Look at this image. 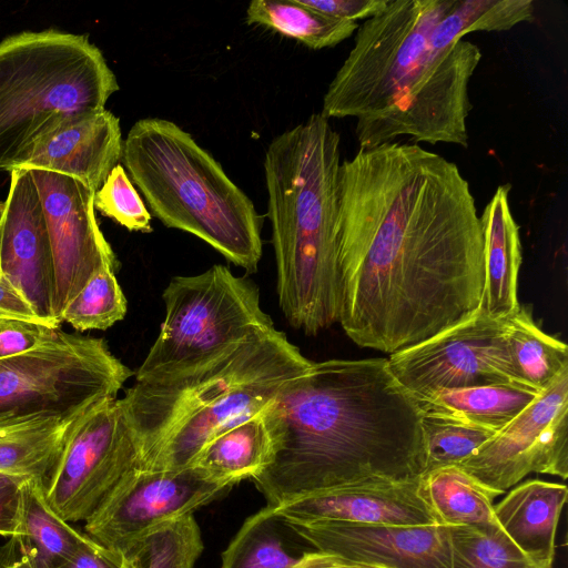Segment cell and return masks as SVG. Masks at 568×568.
<instances>
[{
	"label": "cell",
	"instance_id": "6da1fadb",
	"mask_svg": "<svg viewBox=\"0 0 568 568\" xmlns=\"http://www.w3.org/2000/svg\"><path fill=\"white\" fill-rule=\"evenodd\" d=\"M338 323L394 354L483 303L480 216L458 166L417 143L359 149L339 168Z\"/></svg>",
	"mask_w": 568,
	"mask_h": 568
},
{
	"label": "cell",
	"instance_id": "7a4b0ae2",
	"mask_svg": "<svg viewBox=\"0 0 568 568\" xmlns=\"http://www.w3.org/2000/svg\"><path fill=\"white\" fill-rule=\"evenodd\" d=\"M264 414L272 455L252 480L270 507L334 487L424 474L422 412L387 358L312 362Z\"/></svg>",
	"mask_w": 568,
	"mask_h": 568
},
{
	"label": "cell",
	"instance_id": "3957f363",
	"mask_svg": "<svg viewBox=\"0 0 568 568\" xmlns=\"http://www.w3.org/2000/svg\"><path fill=\"white\" fill-rule=\"evenodd\" d=\"M455 0H389L357 28L323 97L321 113L354 118L359 149L409 136L468 146L469 83L480 49L459 39L439 48L437 23Z\"/></svg>",
	"mask_w": 568,
	"mask_h": 568
},
{
	"label": "cell",
	"instance_id": "277c9868",
	"mask_svg": "<svg viewBox=\"0 0 568 568\" xmlns=\"http://www.w3.org/2000/svg\"><path fill=\"white\" fill-rule=\"evenodd\" d=\"M341 163V136L321 112L275 136L264 156L278 305L306 335L338 323Z\"/></svg>",
	"mask_w": 568,
	"mask_h": 568
},
{
	"label": "cell",
	"instance_id": "5b68a950",
	"mask_svg": "<svg viewBox=\"0 0 568 568\" xmlns=\"http://www.w3.org/2000/svg\"><path fill=\"white\" fill-rule=\"evenodd\" d=\"M311 364L273 327L197 367L135 381L122 400L142 444L144 467H190L213 437L264 409Z\"/></svg>",
	"mask_w": 568,
	"mask_h": 568
},
{
	"label": "cell",
	"instance_id": "8992f818",
	"mask_svg": "<svg viewBox=\"0 0 568 568\" xmlns=\"http://www.w3.org/2000/svg\"><path fill=\"white\" fill-rule=\"evenodd\" d=\"M122 161L166 227L190 233L231 263L256 272L263 217L190 133L166 119H141L123 140Z\"/></svg>",
	"mask_w": 568,
	"mask_h": 568
},
{
	"label": "cell",
	"instance_id": "52a82bcc",
	"mask_svg": "<svg viewBox=\"0 0 568 568\" xmlns=\"http://www.w3.org/2000/svg\"><path fill=\"white\" fill-rule=\"evenodd\" d=\"M115 74L88 36L53 29L0 42V172L22 168L57 130L104 110Z\"/></svg>",
	"mask_w": 568,
	"mask_h": 568
},
{
	"label": "cell",
	"instance_id": "ba28073f",
	"mask_svg": "<svg viewBox=\"0 0 568 568\" xmlns=\"http://www.w3.org/2000/svg\"><path fill=\"white\" fill-rule=\"evenodd\" d=\"M162 298L164 320L135 381L197 367L275 327L261 306L257 285L221 264L197 275L172 277Z\"/></svg>",
	"mask_w": 568,
	"mask_h": 568
},
{
	"label": "cell",
	"instance_id": "9c48e42d",
	"mask_svg": "<svg viewBox=\"0 0 568 568\" xmlns=\"http://www.w3.org/2000/svg\"><path fill=\"white\" fill-rule=\"evenodd\" d=\"M132 375L103 338L60 331L44 346L0 359V425L81 415L118 397Z\"/></svg>",
	"mask_w": 568,
	"mask_h": 568
},
{
	"label": "cell",
	"instance_id": "30bf717a",
	"mask_svg": "<svg viewBox=\"0 0 568 568\" xmlns=\"http://www.w3.org/2000/svg\"><path fill=\"white\" fill-rule=\"evenodd\" d=\"M144 467L142 444L122 398H108L74 425L43 483L49 506L65 521H85L133 470Z\"/></svg>",
	"mask_w": 568,
	"mask_h": 568
},
{
	"label": "cell",
	"instance_id": "8fae6325",
	"mask_svg": "<svg viewBox=\"0 0 568 568\" xmlns=\"http://www.w3.org/2000/svg\"><path fill=\"white\" fill-rule=\"evenodd\" d=\"M387 363L395 379L416 399L444 389L516 383L506 318H491L481 307L469 320L390 354Z\"/></svg>",
	"mask_w": 568,
	"mask_h": 568
},
{
	"label": "cell",
	"instance_id": "7c38bea8",
	"mask_svg": "<svg viewBox=\"0 0 568 568\" xmlns=\"http://www.w3.org/2000/svg\"><path fill=\"white\" fill-rule=\"evenodd\" d=\"M504 494L530 473L568 476V369L507 426L456 465Z\"/></svg>",
	"mask_w": 568,
	"mask_h": 568
},
{
	"label": "cell",
	"instance_id": "4fadbf2b",
	"mask_svg": "<svg viewBox=\"0 0 568 568\" xmlns=\"http://www.w3.org/2000/svg\"><path fill=\"white\" fill-rule=\"evenodd\" d=\"M231 487L195 467L180 470L140 467L123 478L84 521V532L122 556L150 530L193 515Z\"/></svg>",
	"mask_w": 568,
	"mask_h": 568
},
{
	"label": "cell",
	"instance_id": "5bb4252c",
	"mask_svg": "<svg viewBox=\"0 0 568 568\" xmlns=\"http://www.w3.org/2000/svg\"><path fill=\"white\" fill-rule=\"evenodd\" d=\"M42 203L54 273V317L61 315L89 278L119 262L100 230L94 193L84 183L63 174L29 169Z\"/></svg>",
	"mask_w": 568,
	"mask_h": 568
},
{
	"label": "cell",
	"instance_id": "9a60e30c",
	"mask_svg": "<svg viewBox=\"0 0 568 568\" xmlns=\"http://www.w3.org/2000/svg\"><path fill=\"white\" fill-rule=\"evenodd\" d=\"M315 550L366 568H452L449 527L433 525L294 521Z\"/></svg>",
	"mask_w": 568,
	"mask_h": 568
},
{
	"label": "cell",
	"instance_id": "2e32d148",
	"mask_svg": "<svg viewBox=\"0 0 568 568\" xmlns=\"http://www.w3.org/2000/svg\"><path fill=\"white\" fill-rule=\"evenodd\" d=\"M10 173L0 215V274L24 297L41 323L58 328L53 261L39 192L29 169L18 168Z\"/></svg>",
	"mask_w": 568,
	"mask_h": 568
},
{
	"label": "cell",
	"instance_id": "e0dca14e",
	"mask_svg": "<svg viewBox=\"0 0 568 568\" xmlns=\"http://www.w3.org/2000/svg\"><path fill=\"white\" fill-rule=\"evenodd\" d=\"M273 508L285 519L305 523L437 524L423 496L420 477L334 487L300 496Z\"/></svg>",
	"mask_w": 568,
	"mask_h": 568
},
{
	"label": "cell",
	"instance_id": "ac0fdd59",
	"mask_svg": "<svg viewBox=\"0 0 568 568\" xmlns=\"http://www.w3.org/2000/svg\"><path fill=\"white\" fill-rule=\"evenodd\" d=\"M122 154L120 120L104 109L47 136L22 168L71 176L97 191Z\"/></svg>",
	"mask_w": 568,
	"mask_h": 568
},
{
	"label": "cell",
	"instance_id": "d6986e66",
	"mask_svg": "<svg viewBox=\"0 0 568 568\" xmlns=\"http://www.w3.org/2000/svg\"><path fill=\"white\" fill-rule=\"evenodd\" d=\"M567 495L564 484L530 479L494 505L503 531L541 568H552L556 531Z\"/></svg>",
	"mask_w": 568,
	"mask_h": 568
},
{
	"label": "cell",
	"instance_id": "ffe728a7",
	"mask_svg": "<svg viewBox=\"0 0 568 568\" xmlns=\"http://www.w3.org/2000/svg\"><path fill=\"white\" fill-rule=\"evenodd\" d=\"M508 184L499 185L480 215L485 282L481 308L505 320L520 306L517 280L521 264L519 226L509 206Z\"/></svg>",
	"mask_w": 568,
	"mask_h": 568
},
{
	"label": "cell",
	"instance_id": "44dd1931",
	"mask_svg": "<svg viewBox=\"0 0 568 568\" xmlns=\"http://www.w3.org/2000/svg\"><path fill=\"white\" fill-rule=\"evenodd\" d=\"M273 507L250 516L222 554L221 568H298L314 548Z\"/></svg>",
	"mask_w": 568,
	"mask_h": 568
},
{
	"label": "cell",
	"instance_id": "7402d4cb",
	"mask_svg": "<svg viewBox=\"0 0 568 568\" xmlns=\"http://www.w3.org/2000/svg\"><path fill=\"white\" fill-rule=\"evenodd\" d=\"M272 439L264 409L213 437L190 467L234 486L258 475L270 463Z\"/></svg>",
	"mask_w": 568,
	"mask_h": 568
},
{
	"label": "cell",
	"instance_id": "603a6c76",
	"mask_svg": "<svg viewBox=\"0 0 568 568\" xmlns=\"http://www.w3.org/2000/svg\"><path fill=\"white\" fill-rule=\"evenodd\" d=\"M538 395L524 385L506 383L444 389L416 400L422 413L455 417L497 433Z\"/></svg>",
	"mask_w": 568,
	"mask_h": 568
},
{
	"label": "cell",
	"instance_id": "cb8c5ba5",
	"mask_svg": "<svg viewBox=\"0 0 568 568\" xmlns=\"http://www.w3.org/2000/svg\"><path fill=\"white\" fill-rule=\"evenodd\" d=\"M83 414L0 425V471L43 485Z\"/></svg>",
	"mask_w": 568,
	"mask_h": 568
},
{
	"label": "cell",
	"instance_id": "d4e9b609",
	"mask_svg": "<svg viewBox=\"0 0 568 568\" xmlns=\"http://www.w3.org/2000/svg\"><path fill=\"white\" fill-rule=\"evenodd\" d=\"M13 537L33 568L58 567L89 538L49 506L42 483L37 479H28L24 484L20 526Z\"/></svg>",
	"mask_w": 568,
	"mask_h": 568
},
{
	"label": "cell",
	"instance_id": "484cf974",
	"mask_svg": "<svg viewBox=\"0 0 568 568\" xmlns=\"http://www.w3.org/2000/svg\"><path fill=\"white\" fill-rule=\"evenodd\" d=\"M423 496L438 525H497L493 500L501 495L456 465L420 476Z\"/></svg>",
	"mask_w": 568,
	"mask_h": 568
},
{
	"label": "cell",
	"instance_id": "4316f807",
	"mask_svg": "<svg viewBox=\"0 0 568 568\" xmlns=\"http://www.w3.org/2000/svg\"><path fill=\"white\" fill-rule=\"evenodd\" d=\"M506 341L513 376L520 385L540 393L568 369L567 345L541 331L525 307L506 318Z\"/></svg>",
	"mask_w": 568,
	"mask_h": 568
},
{
	"label": "cell",
	"instance_id": "83f0119b",
	"mask_svg": "<svg viewBox=\"0 0 568 568\" xmlns=\"http://www.w3.org/2000/svg\"><path fill=\"white\" fill-rule=\"evenodd\" d=\"M246 23L266 27L314 50L335 47L358 28L357 22L326 16L300 0H253Z\"/></svg>",
	"mask_w": 568,
	"mask_h": 568
},
{
	"label": "cell",
	"instance_id": "f1b7e54d",
	"mask_svg": "<svg viewBox=\"0 0 568 568\" xmlns=\"http://www.w3.org/2000/svg\"><path fill=\"white\" fill-rule=\"evenodd\" d=\"M203 550L193 515L166 521L133 542L122 555L121 568H194Z\"/></svg>",
	"mask_w": 568,
	"mask_h": 568
},
{
	"label": "cell",
	"instance_id": "f546056e",
	"mask_svg": "<svg viewBox=\"0 0 568 568\" xmlns=\"http://www.w3.org/2000/svg\"><path fill=\"white\" fill-rule=\"evenodd\" d=\"M530 0H455L437 23L433 39L448 45L475 31H504L534 20Z\"/></svg>",
	"mask_w": 568,
	"mask_h": 568
},
{
	"label": "cell",
	"instance_id": "4dcf8cb0",
	"mask_svg": "<svg viewBox=\"0 0 568 568\" xmlns=\"http://www.w3.org/2000/svg\"><path fill=\"white\" fill-rule=\"evenodd\" d=\"M452 568H541L499 525L449 527Z\"/></svg>",
	"mask_w": 568,
	"mask_h": 568
},
{
	"label": "cell",
	"instance_id": "1f68e13d",
	"mask_svg": "<svg viewBox=\"0 0 568 568\" xmlns=\"http://www.w3.org/2000/svg\"><path fill=\"white\" fill-rule=\"evenodd\" d=\"M422 428L425 450L424 474L458 465L495 435L490 429L438 414L422 413Z\"/></svg>",
	"mask_w": 568,
	"mask_h": 568
},
{
	"label": "cell",
	"instance_id": "d6a6232c",
	"mask_svg": "<svg viewBox=\"0 0 568 568\" xmlns=\"http://www.w3.org/2000/svg\"><path fill=\"white\" fill-rule=\"evenodd\" d=\"M128 310L125 295L116 280L115 270L97 271L67 306L61 323L77 331L106 329L124 318Z\"/></svg>",
	"mask_w": 568,
	"mask_h": 568
},
{
	"label": "cell",
	"instance_id": "836d02e7",
	"mask_svg": "<svg viewBox=\"0 0 568 568\" xmlns=\"http://www.w3.org/2000/svg\"><path fill=\"white\" fill-rule=\"evenodd\" d=\"M94 209L129 231L152 232L151 213L120 163L111 170L101 187L95 191Z\"/></svg>",
	"mask_w": 568,
	"mask_h": 568
},
{
	"label": "cell",
	"instance_id": "e575fe53",
	"mask_svg": "<svg viewBox=\"0 0 568 568\" xmlns=\"http://www.w3.org/2000/svg\"><path fill=\"white\" fill-rule=\"evenodd\" d=\"M60 331L39 322L0 318V359L44 346L54 341Z\"/></svg>",
	"mask_w": 568,
	"mask_h": 568
},
{
	"label": "cell",
	"instance_id": "d590c367",
	"mask_svg": "<svg viewBox=\"0 0 568 568\" xmlns=\"http://www.w3.org/2000/svg\"><path fill=\"white\" fill-rule=\"evenodd\" d=\"M24 478L0 471V535L13 537L20 526Z\"/></svg>",
	"mask_w": 568,
	"mask_h": 568
},
{
	"label": "cell",
	"instance_id": "8d00e7d4",
	"mask_svg": "<svg viewBox=\"0 0 568 568\" xmlns=\"http://www.w3.org/2000/svg\"><path fill=\"white\" fill-rule=\"evenodd\" d=\"M303 4L326 16L356 22L369 19L388 4L389 0H300Z\"/></svg>",
	"mask_w": 568,
	"mask_h": 568
},
{
	"label": "cell",
	"instance_id": "74e56055",
	"mask_svg": "<svg viewBox=\"0 0 568 568\" xmlns=\"http://www.w3.org/2000/svg\"><path fill=\"white\" fill-rule=\"evenodd\" d=\"M121 565L122 556L89 537L71 557L55 568H121Z\"/></svg>",
	"mask_w": 568,
	"mask_h": 568
},
{
	"label": "cell",
	"instance_id": "f35d334b",
	"mask_svg": "<svg viewBox=\"0 0 568 568\" xmlns=\"http://www.w3.org/2000/svg\"><path fill=\"white\" fill-rule=\"evenodd\" d=\"M0 318L41 323L30 304L2 274H0Z\"/></svg>",
	"mask_w": 568,
	"mask_h": 568
},
{
	"label": "cell",
	"instance_id": "ab89813d",
	"mask_svg": "<svg viewBox=\"0 0 568 568\" xmlns=\"http://www.w3.org/2000/svg\"><path fill=\"white\" fill-rule=\"evenodd\" d=\"M0 568H33L14 537L0 549Z\"/></svg>",
	"mask_w": 568,
	"mask_h": 568
},
{
	"label": "cell",
	"instance_id": "60d3db41",
	"mask_svg": "<svg viewBox=\"0 0 568 568\" xmlns=\"http://www.w3.org/2000/svg\"><path fill=\"white\" fill-rule=\"evenodd\" d=\"M298 568H343L335 556L312 551Z\"/></svg>",
	"mask_w": 568,
	"mask_h": 568
},
{
	"label": "cell",
	"instance_id": "b9f144b4",
	"mask_svg": "<svg viewBox=\"0 0 568 568\" xmlns=\"http://www.w3.org/2000/svg\"><path fill=\"white\" fill-rule=\"evenodd\" d=\"M336 558H337V557H336ZM337 560H338V562L341 564V566H342L343 568H366V567H358V566H351V565H346V564H344L342 560H339L338 558H337Z\"/></svg>",
	"mask_w": 568,
	"mask_h": 568
},
{
	"label": "cell",
	"instance_id": "7bdbcfd3",
	"mask_svg": "<svg viewBox=\"0 0 568 568\" xmlns=\"http://www.w3.org/2000/svg\"><path fill=\"white\" fill-rule=\"evenodd\" d=\"M2 210H3V201L0 200V215L2 213Z\"/></svg>",
	"mask_w": 568,
	"mask_h": 568
}]
</instances>
